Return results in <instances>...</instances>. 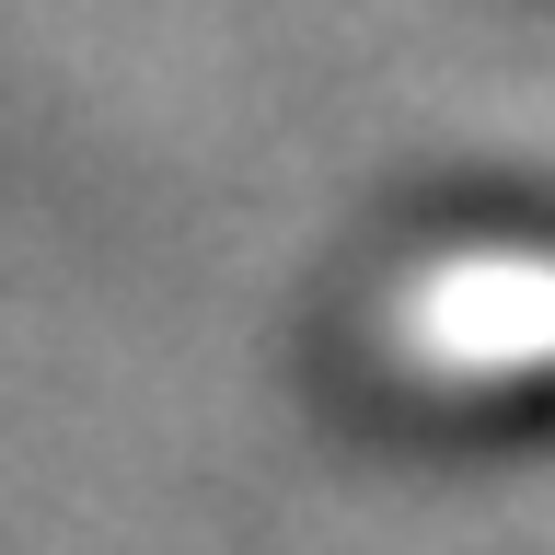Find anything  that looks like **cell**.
I'll list each match as a JSON object with an SVG mask.
<instances>
[{"instance_id": "cell-1", "label": "cell", "mask_w": 555, "mask_h": 555, "mask_svg": "<svg viewBox=\"0 0 555 555\" xmlns=\"http://www.w3.org/2000/svg\"><path fill=\"white\" fill-rule=\"evenodd\" d=\"M371 359L440 393H555V220H475L393 255Z\"/></svg>"}]
</instances>
